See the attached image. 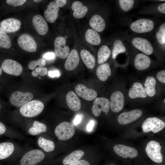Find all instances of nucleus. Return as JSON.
Segmentation results:
<instances>
[{
    "instance_id": "obj_49",
    "label": "nucleus",
    "mask_w": 165,
    "mask_h": 165,
    "mask_svg": "<svg viewBox=\"0 0 165 165\" xmlns=\"http://www.w3.org/2000/svg\"><path fill=\"white\" fill-rule=\"evenodd\" d=\"M158 11L160 12L165 13V3H163L159 6L158 7Z\"/></svg>"
},
{
    "instance_id": "obj_30",
    "label": "nucleus",
    "mask_w": 165,
    "mask_h": 165,
    "mask_svg": "<svg viewBox=\"0 0 165 165\" xmlns=\"http://www.w3.org/2000/svg\"><path fill=\"white\" fill-rule=\"evenodd\" d=\"M85 37L86 41L92 45H98L101 42L99 35L97 31L93 29H88L85 33Z\"/></svg>"
},
{
    "instance_id": "obj_44",
    "label": "nucleus",
    "mask_w": 165,
    "mask_h": 165,
    "mask_svg": "<svg viewBox=\"0 0 165 165\" xmlns=\"http://www.w3.org/2000/svg\"><path fill=\"white\" fill-rule=\"evenodd\" d=\"M68 165H90L88 161L85 160H80Z\"/></svg>"
},
{
    "instance_id": "obj_31",
    "label": "nucleus",
    "mask_w": 165,
    "mask_h": 165,
    "mask_svg": "<svg viewBox=\"0 0 165 165\" xmlns=\"http://www.w3.org/2000/svg\"><path fill=\"white\" fill-rule=\"evenodd\" d=\"M156 83V79L153 76L147 77L145 83V89L147 95L150 97H153L155 94V86Z\"/></svg>"
},
{
    "instance_id": "obj_46",
    "label": "nucleus",
    "mask_w": 165,
    "mask_h": 165,
    "mask_svg": "<svg viewBox=\"0 0 165 165\" xmlns=\"http://www.w3.org/2000/svg\"><path fill=\"white\" fill-rule=\"evenodd\" d=\"M82 117L80 114L77 115L75 117L73 123L75 125H77L80 123L82 120Z\"/></svg>"
},
{
    "instance_id": "obj_37",
    "label": "nucleus",
    "mask_w": 165,
    "mask_h": 165,
    "mask_svg": "<svg viewBox=\"0 0 165 165\" xmlns=\"http://www.w3.org/2000/svg\"><path fill=\"white\" fill-rule=\"evenodd\" d=\"M119 3L121 9L125 11H128L133 7L134 3L133 0H120Z\"/></svg>"
},
{
    "instance_id": "obj_35",
    "label": "nucleus",
    "mask_w": 165,
    "mask_h": 165,
    "mask_svg": "<svg viewBox=\"0 0 165 165\" xmlns=\"http://www.w3.org/2000/svg\"><path fill=\"white\" fill-rule=\"evenodd\" d=\"M11 45L10 38L6 32L0 27V47L9 49Z\"/></svg>"
},
{
    "instance_id": "obj_47",
    "label": "nucleus",
    "mask_w": 165,
    "mask_h": 165,
    "mask_svg": "<svg viewBox=\"0 0 165 165\" xmlns=\"http://www.w3.org/2000/svg\"><path fill=\"white\" fill-rule=\"evenodd\" d=\"M55 1L59 7H62L64 6L67 3L66 0H56Z\"/></svg>"
},
{
    "instance_id": "obj_38",
    "label": "nucleus",
    "mask_w": 165,
    "mask_h": 165,
    "mask_svg": "<svg viewBox=\"0 0 165 165\" xmlns=\"http://www.w3.org/2000/svg\"><path fill=\"white\" fill-rule=\"evenodd\" d=\"M158 42L161 44L165 43V24L163 23L160 26L156 34Z\"/></svg>"
},
{
    "instance_id": "obj_36",
    "label": "nucleus",
    "mask_w": 165,
    "mask_h": 165,
    "mask_svg": "<svg viewBox=\"0 0 165 165\" xmlns=\"http://www.w3.org/2000/svg\"><path fill=\"white\" fill-rule=\"evenodd\" d=\"M126 48L120 40H117L114 42L113 49L112 52V57L113 59L116 58L119 53L125 52Z\"/></svg>"
},
{
    "instance_id": "obj_14",
    "label": "nucleus",
    "mask_w": 165,
    "mask_h": 165,
    "mask_svg": "<svg viewBox=\"0 0 165 165\" xmlns=\"http://www.w3.org/2000/svg\"><path fill=\"white\" fill-rule=\"evenodd\" d=\"M113 149L116 154L124 158H135L138 155V151L135 148L122 144L116 145Z\"/></svg>"
},
{
    "instance_id": "obj_28",
    "label": "nucleus",
    "mask_w": 165,
    "mask_h": 165,
    "mask_svg": "<svg viewBox=\"0 0 165 165\" xmlns=\"http://www.w3.org/2000/svg\"><path fill=\"white\" fill-rule=\"evenodd\" d=\"M85 154L84 152L81 150L75 151L66 156L63 160L62 164L68 165L81 160Z\"/></svg>"
},
{
    "instance_id": "obj_4",
    "label": "nucleus",
    "mask_w": 165,
    "mask_h": 165,
    "mask_svg": "<svg viewBox=\"0 0 165 165\" xmlns=\"http://www.w3.org/2000/svg\"><path fill=\"white\" fill-rule=\"evenodd\" d=\"M161 148L162 146L159 143L154 141H151L147 144L145 151L152 161L157 163H161L163 158L161 153Z\"/></svg>"
},
{
    "instance_id": "obj_48",
    "label": "nucleus",
    "mask_w": 165,
    "mask_h": 165,
    "mask_svg": "<svg viewBox=\"0 0 165 165\" xmlns=\"http://www.w3.org/2000/svg\"><path fill=\"white\" fill-rule=\"evenodd\" d=\"M94 122L92 120H91L87 126V130L88 131H91L94 126Z\"/></svg>"
},
{
    "instance_id": "obj_24",
    "label": "nucleus",
    "mask_w": 165,
    "mask_h": 165,
    "mask_svg": "<svg viewBox=\"0 0 165 165\" xmlns=\"http://www.w3.org/2000/svg\"><path fill=\"white\" fill-rule=\"evenodd\" d=\"M97 75L101 81H105L111 75V71L109 64L104 63L100 65L97 68Z\"/></svg>"
},
{
    "instance_id": "obj_57",
    "label": "nucleus",
    "mask_w": 165,
    "mask_h": 165,
    "mask_svg": "<svg viewBox=\"0 0 165 165\" xmlns=\"http://www.w3.org/2000/svg\"><path fill=\"white\" fill-rule=\"evenodd\" d=\"M165 100L164 99V103H165Z\"/></svg>"
},
{
    "instance_id": "obj_6",
    "label": "nucleus",
    "mask_w": 165,
    "mask_h": 165,
    "mask_svg": "<svg viewBox=\"0 0 165 165\" xmlns=\"http://www.w3.org/2000/svg\"><path fill=\"white\" fill-rule=\"evenodd\" d=\"M33 97V94L30 92L17 91L11 95L10 101L11 104L13 106L17 107H21L31 101Z\"/></svg>"
},
{
    "instance_id": "obj_42",
    "label": "nucleus",
    "mask_w": 165,
    "mask_h": 165,
    "mask_svg": "<svg viewBox=\"0 0 165 165\" xmlns=\"http://www.w3.org/2000/svg\"><path fill=\"white\" fill-rule=\"evenodd\" d=\"M35 70L38 72L40 75L42 76L46 75L48 73V70L45 67L39 66L35 68Z\"/></svg>"
},
{
    "instance_id": "obj_15",
    "label": "nucleus",
    "mask_w": 165,
    "mask_h": 165,
    "mask_svg": "<svg viewBox=\"0 0 165 165\" xmlns=\"http://www.w3.org/2000/svg\"><path fill=\"white\" fill-rule=\"evenodd\" d=\"M75 91L78 96L88 101L94 99L97 96L96 90L89 88L81 84H78L76 86Z\"/></svg>"
},
{
    "instance_id": "obj_13",
    "label": "nucleus",
    "mask_w": 165,
    "mask_h": 165,
    "mask_svg": "<svg viewBox=\"0 0 165 165\" xmlns=\"http://www.w3.org/2000/svg\"><path fill=\"white\" fill-rule=\"evenodd\" d=\"M65 38L62 36H59L55 39L54 42V49L56 55L59 58L65 59L69 53V47L66 45Z\"/></svg>"
},
{
    "instance_id": "obj_50",
    "label": "nucleus",
    "mask_w": 165,
    "mask_h": 165,
    "mask_svg": "<svg viewBox=\"0 0 165 165\" xmlns=\"http://www.w3.org/2000/svg\"><path fill=\"white\" fill-rule=\"evenodd\" d=\"M6 131V128L5 125L0 122V135L4 134Z\"/></svg>"
},
{
    "instance_id": "obj_27",
    "label": "nucleus",
    "mask_w": 165,
    "mask_h": 165,
    "mask_svg": "<svg viewBox=\"0 0 165 165\" xmlns=\"http://www.w3.org/2000/svg\"><path fill=\"white\" fill-rule=\"evenodd\" d=\"M14 150L13 144L10 142H4L0 144V160L9 157Z\"/></svg>"
},
{
    "instance_id": "obj_9",
    "label": "nucleus",
    "mask_w": 165,
    "mask_h": 165,
    "mask_svg": "<svg viewBox=\"0 0 165 165\" xmlns=\"http://www.w3.org/2000/svg\"><path fill=\"white\" fill-rule=\"evenodd\" d=\"M1 68L6 73L15 76L20 75L23 70L21 64L15 60L10 59H6L3 62Z\"/></svg>"
},
{
    "instance_id": "obj_5",
    "label": "nucleus",
    "mask_w": 165,
    "mask_h": 165,
    "mask_svg": "<svg viewBox=\"0 0 165 165\" xmlns=\"http://www.w3.org/2000/svg\"><path fill=\"white\" fill-rule=\"evenodd\" d=\"M165 127V122L156 117L147 118L142 125V130L145 133L152 131L153 133H156L162 130Z\"/></svg>"
},
{
    "instance_id": "obj_20",
    "label": "nucleus",
    "mask_w": 165,
    "mask_h": 165,
    "mask_svg": "<svg viewBox=\"0 0 165 165\" xmlns=\"http://www.w3.org/2000/svg\"><path fill=\"white\" fill-rule=\"evenodd\" d=\"M129 96L131 99L137 98H145L147 97L146 91L142 84L139 82H134L129 92Z\"/></svg>"
},
{
    "instance_id": "obj_39",
    "label": "nucleus",
    "mask_w": 165,
    "mask_h": 165,
    "mask_svg": "<svg viewBox=\"0 0 165 165\" xmlns=\"http://www.w3.org/2000/svg\"><path fill=\"white\" fill-rule=\"evenodd\" d=\"M46 64L45 60L43 58H41L36 61H33L30 62L29 64L28 67L30 69L33 70L37 66L43 67Z\"/></svg>"
},
{
    "instance_id": "obj_18",
    "label": "nucleus",
    "mask_w": 165,
    "mask_h": 165,
    "mask_svg": "<svg viewBox=\"0 0 165 165\" xmlns=\"http://www.w3.org/2000/svg\"><path fill=\"white\" fill-rule=\"evenodd\" d=\"M33 25L37 33L41 35H45L48 30L47 23L44 18L40 15L35 16L32 20Z\"/></svg>"
},
{
    "instance_id": "obj_11",
    "label": "nucleus",
    "mask_w": 165,
    "mask_h": 165,
    "mask_svg": "<svg viewBox=\"0 0 165 165\" xmlns=\"http://www.w3.org/2000/svg\"><path fill=\"white\" fill-rule=\"evenodd\" d=\"M110 107L111 110L117 113L121 111L124 104V97L120 91H117L111 95L109 101Z\"/></svg>"
},
{
    "instance_id": "obj_33",
    "label": "nucleus",
    "mask_w": 165,
    "mask_h": 165,
    "mask_svg": "<svg viewBox=\"0 0 165 165\" xmlns=\"http://www.w3.org/2000/svg\"><path fill=\"white\" fill-rule=\"evenodd\" d=\"M47 130V127L44 124L38 121H35L33 126L29 129L28 133L32 135H36L42 132H45Z\"/></svg>"
},
{
    "instance_id": "obj_45",
    "label": "nucleus",
    "mask_w": 165,
    "mask_h": 165,
    "mask_svg": "<svg viewBox=\"0 0 165 165\" xmlns=\"http://www.w3.org/2000/svg\"><path fill=\"white\" fill-rule=\"evenodd\" d=\"M48 74L52 78H54L55 77H58L60 75L59 71L57 70L53 71H49Z\"/></svg>"
},
{
    "instance_id": "obj_55",
    "label": "nucleus",
    "mask_w": 165,
    "mask_h": 165,
    "mask_svg": "<svg viewBox=\"0 0 165 165\" xmlns=\"http://www.w3.org/2000/svg\"><path fill=\"white\" fill-rule=\"evenodd\" d=\"M1 104L0 103V109H1Z\"/></svg>"
},
{
    "instance_id": "obj_12",
    "label": "nucleus",
    "mask_w": 165,
    "mask_h": 165,
    "mask_svg": "<svg viewBox=\"0 0 165 165\" xmlns=\"http://www.w3.org/2000/svg\"><path fill=\"white\" fill-rule=\"evenodd\" d=\"M142 114V112L140 109H135L123 112L118 116V121L120 124H127L138 119Z\"/></svg>"
},
{
    "instance_id": "obj_10",
    "label": "nucleus",
    "mask_w": 165,
    "mask_h": 165,
    "mask_svg": "<svg viewBox=\"0 0 165 165\" xmlns=\"http://www.w3.org/2000/svg\"><path fill=\"white\" fill-rule=\"evenodd\" d=\"M109 100L105 97H97L93 102L92 112L93 115L96 117L99 116L102 111L108 113L109 109Z\"/></svg>"
},
{
    "instance_id": "obj_54",
    "label": "nucleus",
    "mask_w": 165,
    "mask_h": 165,
    "mask_svg": "<svg viewBox=\"0 0 165 165\" xmlns=\"http://www.w3.org/2000/svg\"><path fill=\"white\" fill-rule=\"evenodd\" d=\"M39 79H41V77H40V76H39Z\"/></svg>"
},
{
    "instance_id": "obj_34",
    "label": "nucleus",
    "mask_w": 165,
    "mask_h": 165,
    "mask_svg": "<svg viewBox=\"0 0 165 165\" xmlns=\"http://www.w3.org/2000/svg\"><path fill=\"white\" fill-rule=\"evenodd\" d=\"M37 142L39 146L46 152H50L53 151L55 148V144L53 141L42 137H40Z\"/></svg>"
},
{
    "instance_id": "obj_21",
    "label": "nucleus",
    "mask_w": 165,
    "mask_h": 165,
    "mask_svg": "<svg viewBox=\"0 0 165 165\" xmlns=\"http://www.w3.org/2000/svg\"><path fill=\"white\" fill-rule=\"evenodd\" d=\"M59 7L55 1L50 2L44 12V15L47 21L49 23H53L58 17Z\"/></svg>"
},
{
    "instance_id": "obj_43",
    "label": "nucleus",
    "mask_w": 165,
    "mask_h": 165,
    "mask_svg": "<svg viewBox=\"0 0 165 165\" xmlns=\"http://www.w3.org/2000/svg\"><path fill=\"white\" fill-rule=\"evenodd\" d=\"M43 59L47 60H53L55 58L56 56L55 54L52 52H47L43 56Z\"/></svg>"
},
{
    "instance_id": "obj_22",
    "label": "nucleus",
    "mask_w": 165,
    "mask_h": 165,
    "mask_svg": "<svg viewBox=\"0 0 165 165\" xmlns=\"http://www.w3.org/2000/svg\"><path fill=\"white\" fill-rule=\"evenodd\" d=\"M66 101L68 106L73 111L78 112L81 109L80 101L73 91L68 93L66 96Z\"/></svg>"
},
{
    "instance_id": "obj_53",
    "label": "nucleus",
    "mask_w": 165,
    "mask_h": 165,
    "mask_svg": "<svg viewBox=\"0 0 165 165\" xmlns=\"http://www.w3.org/2000/svg\"><path fill=\"white\" fill-rule=\"evenodd\" d=\"M2 70L1 68L0 67V76L2 75Z\"/></svg>"
},
{
    "instance_id": "obj_3",
    "label": "nucleus",
    "mask_w": 165,
    "mask_h": 165,
    "mask_svg": "<svg viewBox=\"0 0 165 165\" xmlns=\"http://www.w3.org/2000/svg\"><path fill=\"white\" fill-rule=\"evenodd\" d=\"M45 155L42 151L35 149L26 153L20 161V165H36L42 161Z\"/></svg>"
},
{
    "instance_id": "obj_23",
    "label": "nucleus",
    "mask_w": 165,
    "mask_h": 165,
    "mask_svg": "<svg viewBox=\"0 0 165 165\" xmlns=\"http://www.w3.org/2000/svg\"><path fill=\"white\" fill-rule=\"evenodd\" d=\"M151 61L146 55L139 53L136 56L134 64L136 68L138 70H143L148 68L150 66Z\"/></svg>"
},
{
    "instance_id": "obj_32",
    "label": "nucleus",
    "mask_w": 165,
    "mask_h": 165,
    "mask_svg": "<svg viewBox=\"0 0 165 165\" xmlns=\"http://www.w3.org/2000/svg\"><path fill=\"white\" fill-rule=\"evenodd\" d=\"M111 53V50L106 45L102 46L97 54V62L101 64L105 62L108 59Z\"/></svg>"
},
{
    "instance_id": "obj_29",
    "label": "nucleus",
    "mask_w": 165,
    "mask_h": 165,
    "mask_svg": "<svg viewBox=\"0 0 165 165\" xmlns=\"http://www.w3.org/2000/svg\"><path fill=\"white\" fill-rule=\"evenodd\" d=\"M81 58L83 63L88 68H94L95 64V59L94 56L88 51L83 49L80 52Z\"/></svg>"
},
{
    "instance_id": "obj_8",
    "label": "nucleus",
    "mask_w": 165,
    "mask_h": 165,
    "mask_svg": "<svg viewBox=\"0 0 165 165\" xmlns=\"http://www.w3.org/2000/svg\"><path fill=\"white\" fill-rule=\"evenodd\" d=\"M154 27L153 22L148 19H141L132 23L130 26L131 30L138 33L148 32L152 30Z\"/></svg>"
},
{
    "instance_id": "obj_58",
    "label": "nucleus",
    "mask_w": 165,
    "mask_h": 165,
    "mask_svg": "<svg viewBox=\"0 0 165 165\" xmlns=\"http://www.w3.org/2000/svg\"><path fill=\"white\" fill-rule=\"evenodd\" d=\"M115 165L112 164H111V165Z\"/></svg>"
},
{
    "instance_id": "obj_19",
    "label": "nucleus",
    "mask_w": 165,
    "mask_h": 165,
    "mask_svg": "<svg viewBox=\"0 0 165 165\" xmlns=\"http://www.w3.org/2000/svg\"><path fill=\"white\" fill-rule=\"evenodd\" d=\"M64 64L65 68L70 71L74 70L78 66L79 62V57L78 52L73 50L69 53Z\"/></svg>"
},
{
    "instance_id": "obj_25",
    "label": "nucleus",
    "mask_w": 165,
    "mask_h": 165,
    "mask_svg": "<svg viewBox=\"0 0 165 165\" xmlns=\"http://www.w3.org/2000/svg\"><path fill=\"white\" fill-rule=\"evenodd\" d=\"M89 24L94 30L99 32L103 31L105 27L104 19L98 15H95L92 17L90 21Z\"/></svg>"
},
{
    "instance_id": "obj_41",
    "label": "nucleus",
    "mask_w": 165,
    "mask_h": 165,
    "mask_svg": "<svg viewBox=\"0 0 165 165\" xmlns=\"http://www.w3.org/2000/svg\"><path fill=\"white\" fill-rule=\"evenodd\" d=\"M156 78L160 82L165 83V70H163L158 72L156 75Z\"/></svg>"
},
{
    "instance_id": "obj_2",
    "label": "nucleus",
    "mask_w": 165,
    "mask_h": 165,
    "mask_svg": "<svg viewBox=\"0 0 165 165\" xmlns=\"http://www.w3.org/2000/svg\"><path fill=\"white\" fill-rule=\"evenodd\" d=\"M54 132L58 139L65 141L73 137L75 133V130L73 124L68 122L64 121L58 125Z\"/></svg>"
},
{
    "instance_id": "obj_51",
    "label": "nucleus",
    "mask_w": 165,
    "mask_h": 165,
    "mask_svg": "<svg viewBox=\"0 0 165 165\" xmlns=\"http://www.w3.org/2000/svg\"><path fill=\"white\" fill-rule=\"evenodd\" d=\"M38 74V72L35 70L33 71L32 72V75L34 77H37Z\"/></svg>"
},
{
    "instance_id": "obj_26",
    "label": "nucleus",
    "mask_w": 165,
    "mask_h": 165,
    "mask_svg": "<svg viewBox=\"0 0 165 165\" xmlns=\"http://www.w3.org/2000/svg\"><path fill=\"white\" fill-rule=\"evenodd\" d=\"M72 9L74 11V16L77 18H80L84 17L88 10L86 6L83 5L81 2L78 1L74 2L73 3Z\"/></svg>"
},
{
    "instance_id": "obj_56",
    "label": "nucleus",
    "mask_w": 165,
    "mask_h": 165,
    "mask_svg": "<svg viewBox=\"0 0 165 165\" xmlns=\"http://www.w3.org/2000/svg\"><path fill=\"white\" fill-rule=\"evenodd\" d=\"M160 1H164V0H160Z\"/></svg>"
},
{
    "instance_id": "obj_40",
    "label": "nucleus",
    "mask_w": 165,
    "mask_h": 165,
    "mask_svg": "<svg viewBox=\"0 0 165 165\" xmlns=\"http://www.w3.org/2000/svg\"><path fill=\"white\" fill-rule=\"evenodd\" d=\"M26 1V0H7L6 2L9 5L15 7L23 5Z\"/></svg>"
},
{
    "instance_id": "obj_52",
    "label": "nucleus",
    "mask_w": 165,
    "mask_h": 165,
    "mask_svg": "<svg viewBox=\"0 0 165 165\" xmlns=\"http://www.w3.org/2000/svg\"><path fill=\"white\" fill-rule=\"evenodd\" d=\"M41 1H42V0H33V1L36 2H39Z\"/></svg>"
},
{
    "instance_id": "obj_17",
    "label": "nucleus",
    "mask_w": 165,
    "mask_h": 165,
    "mask_svg": "<svg viewBox=\"0 0 165 165\" xmlns=\"http://www.w3.org/2000/svg\"><path fill=\"white\" fill-rule=\"evenodd\" d=\"M132 43L137 48L147 55H150L153 52V48L150 42L147 39L141 38H134Z\"/></svg>"
},
{
    "instance_id": "obj_1",
    "label": "nucleus",
    "mask_w": 165,
    "mask_h": 165,
    "mask_svg": "<svg viewBox=\"0 0 165 165\" xmlns=\"http://www.w3.org/2000/svg\"><path fill=\"white\" fill-rule=\"evenodd\" d=\"M44 108V105L42 102L38 100H33L21 107L20 112L25 117H33L39 115Z\"/></svg>"
},
{
    "instance_id": "obj_7",
    "label": "nucleus",
    "mask_w": 165,
    "mask_h": 165,
    "mask_svg": "<svg viewBox=\"0 0 165 165\" xmlns=\"http://www.w3.org/2000/svg\"><path fill=\"white\" fill-rule=\"evenodd\" d=\"M18 43L23 50L30 52H35L37 46L34 38L27 33L22 34L18 39Z\"/></svg>"
},
{
    "instance_id": "obj_16",
    "label": "nucleus",
    "mask_w": 165,
    "mask_h": 165,
    "mask_svg": "<svg viewBox=\"0 0 165 165\" xmlns=\"http://www.w3.org/2000/svg\"><path fill=\"white\" fill-rule=\"evenodd\" d=\"M1 28L6 32L10 33L18 31L21 26V22L14 18H9L2 21L0 24Z\"/></svg>"
}]
</instances>
